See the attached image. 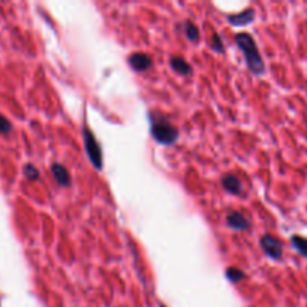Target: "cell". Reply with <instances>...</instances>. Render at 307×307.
I'll use <instances>...</instances> for the list:
<instances>
[{
    "label": "cell",
    "instance_id": "7a4b0ae2",
    "mask_svg": "<svg viewBox=\"0 0 307 307\" xmlns=\"http://www.w3.org/2000/svg\"><path fill=\"white\" fill-rule=\"evenodd\" d=\"M149 117H150V134L159 144L170 146V144H174L178 139L177 128L174 125H171L167 118L159 117L154 113H150Z\"/></svg>",
    "mask_w": 307,
    "mask_h": 307
},
{
    "label": "cell",
    "instance_id": "4fadbf2b",
    "mask_svg": "<svg viewBox=\"0 0 307 307\" xmlns=\"http://www.w3.org/2000/svg\"><path fill=\"white\" fill-rule=\"evenodd\" d=\"M185 33H186L188 39H191V40H196V39L199 38V29L193 23H191V21H188L185 24Z\"/></svg>",
    "mask_w": 307,
    "mask_h": 307
},
{
    "label": "cell",
    "instance_id": "5bb4252c",
    "mask_svg": "<svg viewBox=\"0 0 307 307\" xmlns=\"http://www.w3.org/2000/svg\"><path fill=\"white\" fill-rule=\"evenodd\" d=\"M23 173H24V177H26L27 180H30V181L38 180L39 178V171L33 165H26L24 170H23Z\"/></svg>",
    "mask_w": 307,
    "mask_h": 307
},
{
    "label": "cell",
    "instance_id": "6da1fadb",
    "mask_svg": "<svg viewBox=\"0 0 307 307\" xmlns=\"http://www.w3.org/2000/svg\"><path fill=\"white\" fill-rule=\"evenodd\" d=\"M235 42L240 48V51L243 53L244 60L248 63V68L250 69V72H253L255 75H261L265 71V65L262 56L256 47L255 39L250 36L249 33H237L235 35Z\"/></svg>",
    "mask_w": 307,
    "mask_h": 307
},
{
    "label": "cell",
    "instance_id": "2e32d148",
    "mask_svg": "<svg viewBox=\"0 0 307 307\" xmlns=\"http://www.w3.org/2000/svg\"><path fill=\"white\" fill-rule=\"evenodd\" d=\"M11 129H12L11 121H9L5 115L0 114V132H2V134H9Z\"/></svg>",
    "mask_w": 307,
    "mask_h": 307
},
{
    "label": "cell",
    "instance_id": "277c9868",
    "mask_svg": "<svg viewBox=\"0 0 307 307\" xmlns=\"http://www.w3.org/2000/svg\"><path fill=\"white\" fill-rule=\"evenodd\" d=\"M261 248L264 250V253L271 259H280L282 255H283L282 243L276 237H273L271 234H265V235L261 237Z\"/></svg>",
    "mask_w": 307,
    "mask_h": 307
},
{
    "label": "cell",
    "instance_id": "30bf717a",
    "mask_svg": "<svg viewBox=\"0 0 307 307\" xmlns=\"http://www.w3.org/2000/svg\"><path fill=\"white\" fill-rule=\"evenodd\" d=\"M170 63H171V68L180 75H191L192 74V66L185 58L174 56V57H171Z\"/></svg>",
    "mask_w": 307,
    "mask_h": 307
},
{
    "label": "cell",
    "instance_id": "7c38bea8",
    "mask_svg": "<svg viewBox=\"0 0 307 307\" xmlns=\"http://www.w3.org/2000/svg\"><path fill=\"white\" fill-rule=\"evenodd\" d=\"M227 279L232 282V283H237V282H240V280H243L244 279V273L241 271V270L235 269V267H230V269L227 270Z\"/></svg>",
    "mask_w": 307,
    "mask_h": 307
},
{
    "label": "cell",
    "instance_id": "9c48e42d",
    "mask_svg": "<svg viewBox=\"0 0 307 307\" xmlns=\"http://www.w3.org/2000/svg\"><path fill=\"white\" fill-rule=\"evenodd\" d=\"M51 173H53L54 180L57 181L60 186H63V188L71 186V177H69V173L66 171V168H65L63 165H60V163H53Z\"/></svg>",
    "mask_w": 307,
    "mask_h": 307
},
{
    "label": "cell",
    "instance_id": "8fae6325",
    "mask_svg": "<svg viewBox=\"0 0 307 307\" xmlns=\"http://www.w3.org/2000/svg\"><path fill=\"white\" fill-rule=\"evenodd\" d=\"M291 244L300 255H303L304 258H307V238L301 237V235H292L291 237Z\"/></svg>",
    "mask_w": 307,
    "mask_h": 307
},
{
    "label": "cell",
    "instance_id": "3957f363",
    "mask_svg": "<svg viewBox=\"0 0 307 307\" xmlns=\"http://www.w3.org/2000/svg\"><path fill=\"white\" fill-rule=\"evenodd\" d=\"M83 139H84V149L89 160L92 162V165L96 170H102L104 167V157H102V147L96 139L95 134L92 132V129L87 126V123H84L83 126Z\"/></svg>",
    "mask_w": 307,
    "mask_h": 307
},
{
    "label": "cell",
    "instance_id": "5b68a950",
    "mask_svg": "<svg viewBox=\"0 0 307 307\" xmlns=\"http://www.w3.org/2000/svg\"><path fill=\"white\" fill-rule=\"evenodd\" d=\"M128 63L136 72H144V71H147L153 66V60L146 53H134L132 56H129Z\"/></svg>",
    "mask_w": 307,
    "mask_h": 307
},
{
    "label": "cell",
    "instance_id": "e0dca14e",
    "mask_svg": "<svg viewBox=\"0 0 307 307\" xmlns=\"http://www.w3.org/2000/svg\"><path fill=\"white\" fill-rule=\"evenodd\" d=\"M160 307H165V306H160Z\"/></svg>",
    "mask_w": 307,
    "mask_h": 307
},
{
    "label": "cell",
    "instance_id": "9a60e30c",
    "mask_svg": "<svg viewBox=\"0 0 307 307\" xmlns=\"http://www.w3.org/2000/svg\"><path fill=\"white\" fill-rule=\"evenodd\" d=\"M210 47L216 51V53H222L223 51V42H222V39L219 35H213L210 39Z\"/></svg>",
    "mask_w": 307,
    "mask_h": 307
},
{
    "label": "cell",
    "instance_id": "52a82bcc",
    "mask_svg": "<svg viewBox=\"0 0 307 307\" xmlns=\"http://www.w3.org/2000/svg\"><path fill=\"white\" fill-rule=\"evenodd\" d=\"M227 225L234 231H246L249 230L250 220L246 216H243L241 213L232 211L230 216L227 217Z\"/></svg>",
    "mask_w": 307,
    "mask_h": 307
},
{
    "label": "cell",
    "instance_id": "ba28073f",
    "mask_svg": "<svg viewBox=\"0 0 307 307\" xmlns=\"http://www.w3.org/2000/svg\"><path fill=\"white\" fill-rule=\"evenodd\" d=\"M222 186L227 192L232 195H240L241 193V181L238 177H235L234 174H227L222 178Z\"/></svg>",
    "mask_w": 307,
    "mask_h": 307
},
{
    "label": "cell",
    "instance_id": "8992f818",
    "mask_svg": "<svg viewBox=\"0 0 307 307\" xmlns=\"http://www.w3.org/2000/svg\"><path fill=\"white\" fill-rule=\"evenodd\" d=\"M255 9H244L243 12L240 14H232V15H228L227 19L230 23L231 26H235V27H244V26H249L250 23L255 21Z\"/></svg>",
    "mask_w": 307,
    "mask_h": 307
}]
</instances>
